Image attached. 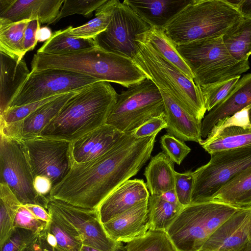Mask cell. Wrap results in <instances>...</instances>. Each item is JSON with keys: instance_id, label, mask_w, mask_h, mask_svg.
<instances>
[{"instance_id": "cell-1", "label": "cell", "mask_w": 251, "mask_h": 251, "mask_svg": "<svg viewBox=\"0 0 251 251\" xmlns=\"http://www.w3.org/2000/svg\"><path fill=\"white\" fill-rule=\"evenodd\" d=\"M155 136L135 138L131 131L103 155L82 163L73 162L65 178L49 197L73 205L97 209L115 189L135 176L151 158Z\"/></svg>"}, {"instance_id": "cell-2", "label": "cell", "mask_w": 251, "mask_h": 251, "mask_svg": "<svg viewBox=\"0 0 251 251\" xmlns=\"http://www.w3.org/2000/svg\"><path fill=\"white\" fill-rule=\"evenodd\" d=\"M118 96L108 82L86 86L65 103L38 138L73 142L106 124Z\"/></svg>"}, {"instance_id": "cell-3", "label": "cell", "mask_w": 251, "mask_h": 251, "mask_svg": "<svg viewBox=\"0 0 251 251\" xmlns=\"http://www.w3.org/2000/svg\"><path fill=\"white\" fill-rule=\"evenodd\" d=\"M31 71L63 70L92 77L100 81L129 87L148 78L129 57L107 51L97 45L91 48L58 54L36 52Z\"/></svg>"}, {"instance_id": "cell-4", "label": "cell", "mask_w": 251, "mask_h": 251, "mask_svg": "<svg viewBox=\"0 0 251 251\" xmlns=\"http://www.w3.org/2000/svg\"><path fill=\"white\" fill-rule=\"evenodd\" d=\"M244 18L225 0H190L163 27L176 45L222 37Z\"/></svg>"}, {"instance_id": "cell-5", "label": "cell", "mask_w": 251, "mask_h": 251, "mask_svg": "<svg viewBox=\"0 0 251 251\" xmlns=\"http://www.w3.org/2000/svg\"><path fill=\"white\" fill-rule=\"evenodd\" d=\"M135 41L132 60L136 65L159 89L169 93L201 122L207 110L200 87L165 60L140 34Z\"/></svg>"}, {"instance_id": "cell-6", "label": "cell", "mask_w": 251, "mask_h": 251, "mask_svg": "<svg viewBox=\"0 0 251 251\" xmlns=\"http://www.w3.org/2000/svg\"><path fill=\"white\" fill-rule=\"evenodd\" d=\"M239 209L214 200L184 206L166 232L177 251H200L210 235Z\"/></svg>"}, {"instance_id": "cell-7", "label": "cell", "mask_w": 251, "mask_h": 251, "mask_svg": "<svg viewBox=\"0 0 251 251\" xmlns=\"http://www.w3.org/2000/svg\"><path fill=\"white\" fill-rule=\"evenodd\" d=\"M195 75V83L204 87L241 76L250 69L249 61H238L226 49L222 37L208 38L176 45Z\"/></svg>"}, {"instance_id": "cell-8", "label": "cell", "mask_w": 251, "mask_h": 251, "mask_svg": "<svg viewBox=\"0 0 251 251\" xmlns=\"http://www.w3.org/2000/svg\"><path fill=\"white\" fill-rule=\"evenodd\" d=\"M251 169V145L216 152L194 172L191 203L210 201L224 186Z\"/></svg>"}, {"instance_id": "cell-9", "label": "cell", "mask_w": 251, "mask_h": 251, "mask_svg": "<svg viewBox=\"0 0 251 251\" xmlns=\"http://www.w3.org/2000/svg\"><path fill=\"white\" fill-rule=\"evenodd\" d=\"M164 112V101L159 89L146 78L118 94L106 124L126 133Z\"/></svg>"}, {"instance_id": "cell-10", "label": "cell", "mask_w": 251, "mask_h": 251, "mask_svg": "<svg viewBox=\"0 0 251 251\" xmlns=\"http://www.w3.org/2000/svg\"><path fill=\"white\" fill-rule=\"evenodd\" d=\"M0 183L7 185L22 205H38L47 210L49 197L35 189L23 141L0 134Z\"/></svg>"}, {"instance_id": "cell-11", "label": "cell", "mask_w": 251, "mask_h": 251, "mask_svg": "<svg viewBox=\"0 0 251 251\" xmlns=\"http://www.w3.org/2000/svg\"><path fill=\"white\" fill-rule=\"evenodd\" d=\"M98 81H100L92 77L63 70L46 69L31 71L8 108L79 91Z\"/></svg>"}, {"instance_id": "cell-12", "label": "cell", "mask_w": 251, "mask_h": 251, "mask_svg": "<svg viewBox=\"0 0 251 251\" xmlns=\"http://www.w3.org/2000/svg\"><path fill=\"white\" fill-rule=\"evenodd\" d=\"M23 142L34 178L46 177L53 188L65 178L73 164L71 142L42 138Z\"/></svg>"}, {"instance_id": "cell-13", "label": "cell", "mask_w": 251, "mask_h": 251, "mask_svg": "<svg viewBox=\"0 0 251 251\" xmlns=\"http://www.w3.org/2000/svg\"><path fill=\"white\" fill-rule=\"evenodd\" d=\"M150 27L127 4L116 0L106 29L94 40L101 49L132 59L136 51V36Z\"/></svg>"}, {"instance_id": "cell-14", "label": "cell", "mask_w": 251, "mask_h": 251, "mask_svg": "<svg viewBox=\"0 0 251 251\" xmlns=\"http://www.w3.org/2000/svg\"><path fill=\"white\" fill-rule=\"evenodd\" d=\"M48 206L63 216L79 234L83 244L103 251L123 249L121 243L111 239L101 223L97 209L76 206L64 201L49 197Z\"/></svg>"}, {"instance_id": "cell-15", "label": "cell", "mask_w": 251, "mask_h": 251, "mask_svg": "<svg viewBox=\"0 0 251 251\" xmlns=\"http://www.w3.org/2000/svg\"><path fill=\"white\" fill-rule=\"evenodd\" d=\"M251 207L240 208L208 238L200 251H241L250 242Z\"/></svg>"}, {"instance_id": "cell-16", "label": "cell", "mask_w": 251, "mask_h": 251, "mask_svg": "<svg viewBox=\"0 0 251 251\" xmlns=\"http://www.w3.org/2000/svg\"><path fill=\"white\" fill-rule=\"evenodd\" d=\"M78 91L62 94L42 105L23 120L0 126V134L22 141L38 138L65 103Z\"/></svg>"}, {"instance_id": "cell-17", "label": "cell", "mask_w": 251, "mask_h": 251, "mask_svg": "<svg viewBox=\"0 0 251 251\" xmlns=\"http://www.w3.org/2000/svg\"><path fill=\"white\" fill-rule=\"evenodd\" d=\"M150 192L143 179H129L112 191L98 207L101 223L103 224L149 200Z\"/></svg>"}, {"instance_id": "cell-18", "label": "cell", "mask_w": 251, "mask_h": 251, "mask_svg": "<svg viewBox=\"0 0 251 251\" xmlns=\"http://www.w3.org/2000/svg\"><path fill=\"white\" fill-rule=\"evenodd\" d=\"M125 134L105 124L71 143L73 162L82 163L98 158L112 149Z\"/></svg>"}, {"instance_id": "cell-19", "label": "cell", "mask_w": 251, "mask_h": 251, "mask_svg": "<svg viewBox=\"0 0 251 251\" xmlns=\"http://www.w3.org/2000/svg\"><path fill=\"white\" fill-rule=\"evenodd\" d=\"M148 200L103 224L108 236L118 243H128L145 235L150 229Z\"/></svg>"}, {"instance_id": "cell-20", "label": "cell", "mask_w": 251, "mask_h": 251, "mask_svg": "<svg viewBox=\"0 0 251 251\" xmlns=\"http://www.w3.org/2000/svg\"><path fill=\"white\" fill-rule=\"evenodd\" d=\"M251 105V73L240 77L231 92L208 112L201 122V137L205 139L220 121Z\"/></svg>"}, {"instance_id": "cell-21", "label": "cell", "mask_w": 251, "mask_h": 251, "mask_svg": "<svg viewBox=\"0 0 251 251\" xmlns=\"http://www.w3.org/2000/svg\"><path fill=\"white\" fill-rule=\"evenodd\" d=\"M164 104V114L168 134L185 141L200 143L201 122L186 110L169 93L160 90Z\"/></svg>"}, {"instance_id": "cell-22", "label": "cell", "mask_w": 251, "mask_h": 251, "mask_svg": "<svg viewBox=\"0 0 251 251\" xmlns=\"http://www.w3.org/2000/svg\"><path fill=\"white\" fill-rule=\"evenodd\" d=\"M64 0H12L0 18L12 22L37 20L40 24H52Z\"/></svg>"}, {"instance_id": "cell-23", "label": "cell", "mask_w": 251, "mask_h": 251, "mask_svg": "<svg viewBox=\"0 0 251 251\" xmlns=\"http://www.w3.org/2000/svg\"><path fill=\"white\" fill-rule=\"evenodd\" d=\"M0 115L8 108L12 100L30 73L24 59L19 60L0 51Z\"/></svg>"}, {"instance_id": "cell-24", "label": "cell", "mask_w": 251, "mask_h": 251, "mask_svg": "<svg viewBox=\"0 0 251 251\" xmlns=\"http://www.w3.org/2000/svg\"><path fill=\"white\" fill-rule=\"evenodd\" d=\"M190 0H125L123 1L151 26L163 28Z\"/></svg>"}, {"instance_id": "cell-25", "label": "cell", "mask_w": 251, "mask_h": 251, "mask_svg": "<svg viewBox=\"0 0 251 251\" xmlns=\"http://www.w3.org/2000/svg\"><path fill=\"white\" fill-rule=\"evenodd\" d=\"M174 164L175 162L163 151L151 157L144 173L151 195L159 196L175 189Z\"/></svg>"}, {"instance_id": "cell-26", "label": "cell", "mask_w": 251, "mask_h": 251, "mask_svg": "<svg viewBox=\"0 0 251 251\" xmlns=\"http://www.w3.org/2000/svg\"><path fill=\"white\" fill-rule=\"evenodd\" d=\"M140 35L167 61L190 79L195 75L183 57L178 52L176 45L166 34L163 28L151 26Z\"/></svg>"}, {"instance_id": "cell-27", "label": "cell", "mask_w": 251, "mask_h": 251, "mask_svg": "<svg viewBox=\"0 0 251 251\" xmlns=\"http://www.w3.org/2000/svg\"><path fill=\"white\" fill-rule=\"evenodd\" d=\"M209 154L251 145V126L226 127L212 137L200 143Z\"/></svg>"}, {"instance_id": "cell-28", "label": "cell", "mask_w": 251, "mask_h": 251, "mask_svg": "<svg viewBox=\"0 0 251 251\" xmlns=\"http://www.w3.org/2000/svg\"><path fill=\"white\" fill-rule=\"evenodd\" d=\"M30 20L12 22L0 18V51L21 60L25 54L24 35Z\"/></svg>"}, {"instance_id": "cell-29", "label": "cell", "mask_w": 251, "mask_h": 251, "mask_svg": "<svg viewBox=\"0 0 251 251\" xmlns=\"http://www.w3.org/2000/svg\"><path fill=\"white\" fill-rule=\"evenodd\" d=\"M47 210L51 220L46 229L54 235L57 247L64 251H80L83 245L76 229L63 216L51 207Z\"/></svg>"}, {"instance_id": "cell-30", "label": "cell", "mask_w": 251, "mask_h": 251, "mask_svg": "<svg viewBox=\"0 0 251 251\" xmlns=\"http://www.w3.org/2000/svg\"><path fill=\"white\" fill-rule=\"evenodd\" d=\"M230 54L238 61H249L251 55V19L243 18L222 37Z\"/></svg>"}, {"instance_id": "cell-31", "label": "cell", "mask_w": 251, "mask_h": 251, "mask_svg": "<svg viewBox=\"0 0 251 251\" xmlns=\"http://www.w3.org/2000/svg\"><path fill=\"white\" fill-rule=\"evenodd\" d=\"M183 206L150 195L148 201L150 229L166 231L177 217Z\"/></svg>"}, {"instance_id": "cell-32", "label": "cell", "mask_w": 251, "mask_h": 251, "mask_svg": "<svg viewBox=\"0 0 251 251\" xmlns=\"http://www.w3.org/2000/svg\"><path fill=\"white\" fill-rule=\"evenodd\" d=\"M115 2L116 0H107L96 10L95 18L76 27L68 26V34L75 38L94 39L106 29L111 19Z\"/></svg>"}, {"instance_id": "cell-33", "label": "cell", "mask_w": 251, "mask_h": 251, "mask_svg": "<svg viewBox=\"0 0 251 251\" xmlns=\"http://www.w3.org/2000/svg\"><path fill=\"white\" fill-rule=\"evenodd\" d=\"M96 45L94 39L75 38L70 36L67 27L54 32L37 52L58 54L84 50Z\"/></svg>"}, {"instance_id": "cell-34", "label": "cell", "mask_w": 251, "mask_h": 251, "mask_svg": "<svg viewBox=\"0 0 251 251\" xmlns=\"http://www.w3.org/2000/svg\"><path fill=\"white\" fill-rule=\"evenodd\" d=\"M21 205L7 185L0 183V247L13 229L15 216Z\"/></svg>"}, {"instance_id": "cell-35", "label": "cell", "mask_w": 251, "mask_h": 251, "mask_svg": "<svg viewBox=\"0 0 251 251\" xmlns=\"http://www.w3.org/2000/svg\"><path fill=\"white\" fill-rule=\"evenodd\" d=\"M125 251H177L166 231L149 229L147 233L128 243Z\"/></svg>"}, {"instance_id": "cell-36", "label": "cell", "mask_w": 251, "mask_h": 251, "mask_svg": "<svg viewBox=\"0 0 251 251\" xmlns=\"http://www.w3.org/2000/svg\"><path fill=\"white\" fill-rule=\"evenodd\" d=\"M241 76L214 84L200 87L208 112L224 100L234 88Z\"/></svg>"}, {"instance_id": "cell-37", "label": "cell", "mask_w": 251, "mask_h": 251, "mask_svg": "<svg viewBox=\"0 0 251 251\" xmlns=\"http://www.w3.org/2000/svg\"><path fill=\"white\" fill-rule=\"evenodd\" d=\"M107 0H64L59 14L53 23L54 24L61 19L74 15H82L85 17L92 16L93 12L97 10Z\"/></svg>"}, {"instance_id": "cell-38", "label": "cell", "mask_w": 251, "mask_h": 251, "mask_svg": "<svg viewBox=\"0 0 251 251\" xmlns=\"http://www.w3.org/2000/svg\"><path fill=\"white\" fill-rule=\"evenodd\" d=\"M40 233L27 229L14 227L9 236L0 247V251H22L35 241Z\"/></svg>"}, {"instance_id": "cell-39", "label": "cell", "mask_w": 251, "mask_h": 251, "mask_svg": "<svg viewBox=\"0 0 251 251\" xmlns=\"http://www.w3.org/2000/svg\"><path fill=\"white\" fill-rule=\"evenodd\" d=\"M59 96L60 95L55 96L23 105L7 108L0 115V126L13 124L23 120L39 107Z\"/></svg>"}, {"instance_id": "cell-40", "label": "cell", "mask_w": 251, "mask_h": 251, "mask_svg": "<svg viewBox=\"0 0 251 251\" xmlns=\"http://www.w3.org/2000/svg\"><path fill=\"white\" fill-rule=\"evenodd\" d=\"M160 143L163 152L178 165L191 151L184 141L167 133L161 137Z\"/></svg>"}, {"instance_id": "cell-41", "label": "cell", "mask_w": 251, "mask_h": 251, "mask_svg": "<svg viewBox=\"0 0 251 251\" xmlns=\"http://www.w3.org/2000/svg\"><path fill=\"white\" fill-rule=\"evenodd\" d=\"M194 183V172L183 173L175 172V190L179 203L183 207L191 203Z\"/></svg>"}, {"instance_id": "cell-42", "label": "cell", "mask_w": 251, "mask_h": 251, "mask_svg": "<svg viewBox=\"0 0 251 251\" xmlns=\"http://www.w3.org/2000/svg\"><path fill=\"white\" fill-rule=\"evenodd\" d=\"M48 223L36 217L25 206L21 205L15 216L14 227L24 228L40 234Z\"/></svg>"}, {"instance_id": "cell-43", "label": "cell", "mask_w": 251, "mask_h": 251, "mask_svg": "<svg viewBox=\"0 0 251 251\" xmlns=\"http://www.w3.org/2000/svg\"><path fill=\"white\" fill-rule=\"evenodd\" d=\"M167 126L164 112L159 116L151 117L131 132L135 138L140 139L159 133L162 129H166Z\"/></svg>"}, {"instance_id": "cell-44", "label": "cell", "mask_w": 251, "mask_h": 251, "mask_svg": "<svg viewBox=\"0 0 251 251\" xmlns=\"http://www.w3.org/2000/svg\"><path fill=\"white\" fill-rule=\"evenodd\" d=\"M251 105L245 108L234 115L226 117L219 122L212 128L205 139H209L223 129L232 126H251V123L249 119V110Z\"/></svg>"}, {"instance_id": "cell-45", "label": "cell", "mask_w": 251, "mask_h": 251, "mask_svg": "<svg viewBox=\"0 0 251 251\" xmlns=\"http://www.w3.org/2000/svg\"><path fill=\"white\" fill-rule=\"evenodd\" d=\"M40 24L37 20H31L28 23L24 35V49L26 52L32 50L36 45L38 42L36 34L40 28Z\"/></svg>"}, {"instance_id": "cell-46", "label": "cell", "mask_w": 251, "mask_h": 251, "mask_svg": "<svg viewBox=\"0 0 251 251\" xmlns=\"http://www.w3.org/2000/svg\"><path fill=\"white\" fill-rule=\"evenodd\" d=\"M34 186L36 192L41 195L49 197L52 188L50 180L46 177L38 176L34 179Z\"/></svg>"}, {"instance_id": "cell-47", "label": "cell", "mask_w": 251, "mask_h": 251, "mask_svg": "<svg viewBox=\"0 0 251 251\" xmlns=\"http://www.w3.org/2000/svg\"><path fill=\"white\" fill-rule=\"evenodd\" d=\"M37 218L49 223L51 220V216L44 207L34 204L25 205Z\"/></svg>"}, {"instance_id": "cell-48", "label": "cell", "mask_w": 251, "mask_h": 251, "mask_svg": "<svg viewBox=\"0 0 251 251\" xmlns=\"http://www.w3.org/2000/svg\"><path fill=\"white\" fill-rule=\"evenodd\" d=\"M237 10L244 18L251 19V0H242Z\"/></svg>"}, {"instance_id": "cell-49", "label": "cell", "mask_w": 251, "mask_h": 251, "mask_svg": "<svg viewBox=\"0 0 251 251\" xmlns=\"http://www.w3.org/2000/svg\"><path fill=\"white\" fill-rule=\"evenodd\" d=\"M158 196L169 202L174 204L179 203L175 189L167 191Z\"/></svg>"}, {"instance_id": "cell-50", "label": "cell", "mask_w": 251, "mask_h": 251, "mask_svg": "<svg viewBox=\"0 0 251 251\" xmlns=\"http://www.w3.org/2000/svg\"><path fill=\"white\" fill-rule=\"evenodd\" d=\"M52 34V33L51 32V30L49 27L45 26L40 27L37 31L36 38L38 41H47L50 38Z\"/></svg>"}, {"instance_id": "cell-51", "label": "cell", "mask_w": 251, "mask_h": 251, "mask_svg": "<svg viewBox=\"0 0 251 251\" xmlns=\"http://www.w3.org/2000/svg\"><path fill=\"white\" fill-rule=\"evenodd\" d=\"M38 240L42 251H64L57 247H52L50 245L41 233L39 236Z\"/></svg>"}, {"instance_id": "cell-52", "label": "cell", "mask_w": 251, "mask_h": 251, "mask_svg": "<svg viewBox=\"0 0 251 251\" xmlns=\"http://www.w3.org/2000/svg\"><path fill=\"white\" fill-rule=\"evenodd\" d=\"M22 251H42L38 238Z\"/></svg>"}, {"instance_id": "cell-53", "label": "cell", "mask_w": 251, "mask_h": 251, "mask_svg": "<svg viewBox=\"0 0 251 251\" xmlns=\"http://www.w3.org/2000/svg\"><path fill=\"white\" fill-rule=\"evenodd\" d=\"M80 251H103L92 246L83 244Z\"/></svg>"}, {"instance_id": "cell-54", "label": "cell", "mask_w": 251, "mask_h": 251, "mask_svg": "<svg viewBox=\"0 0 251 251\" xmlns=\"http://www.w3.org/2000/svg\"><path fill=\"white\" fill-rule=\"evenodd\" d=\"M225 1L237 9L242 0H225Z\"/></svg>"}, {"instance_id": "cell-55", "label": "cell", "mask_w": 251, "mask_h": 251, "mask_svg": "<svg viewBox=\"0 0 251 251\" xmlns=\"http://www.w3.org/2000/svg\"><path fill=\"white\" fill-rule=\"evenodd\" d=\"M241 251H251V243L247 244Z\"/></svg>"}, {"instance_id": "cell-56", "label": "cell", "mask_w": 251, "mask_h": 251, "mask_svg": "<svg viewBox=\"0 0 251 251\" xmlns=\"http://www.w3.org/2000/svg\"><path fill=\"white\" fill-rule=\"evenodd\" d=\"M251 195L249 198L248 200L247 201L246 204V208H251Z\"/></svg>"}, {"instance_id": "cell-57", "label": "cell", "mask_w": 251, "mask_h": 251, "mask_svg": "<svg viewBox=\"0 0 251 251\" xmlns=\"http://www.w3.org/2000/svg\"><path fill=\"white\" fill-rule=\"evenodd\" d=\"M250 242L251 243V215L250 228Z\"/></svg>"}, {"instance_id": "cell-58", "label": "cell", "mask_w": 251, "mask_h": 251, "mask_svg": "<svg viewBox=\"0 0 251 251\" xmlns=\"http://www.w3.org/2000/svg\"><path fill=\"white\" fill-rule=\"evenodd\" d=\"M249 119L251 123V106L249 110Z\"/></svg>"}]
</instances>
